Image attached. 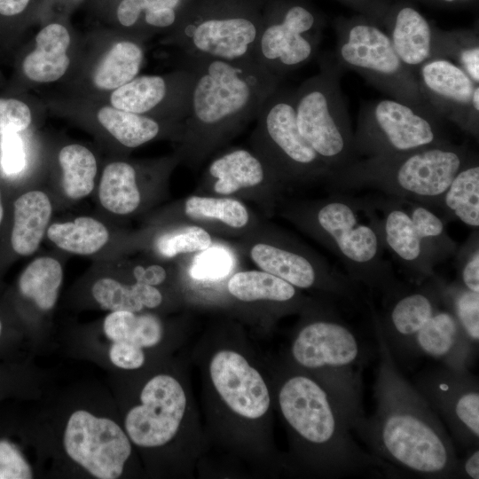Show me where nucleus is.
Returning <instances> with one entry per match:
<instances>
[{"label": "nucleus", "instance_id": "1", "mask_svg": "<svg viewBox=\"0 0 479 479\" xmlns=\"http://www.w3.org/2000/svg\"><path fill=\"white\" fill-rule=\"evenodd\" d=\"M373 326L380 354L376 408L352 430L385 465L423 478L459 477L460 461L444 424L399 371L381 329Z\"/></svg>", "mask_w": 479, "mask_h": 479}, {"label": "nucleus", "instance_id": "2", "mask_svg": "<svg viewBox=\"0 0 479 479\" xmlns=\"http://www.w3.org/2000/svg\"><path fill=\"white\" fill-rule=\"evenodd\" d=\"M184 60L193 74L185 128L194 148H206L256 118L281 81L254 59Z\"/></svg>", "mask_w": 479, "mask_h": 479}, {"label": "nucleus", "instance_id": "3", "mask_svg": "<svg viewBox=\"0 0 479 479\" xmlns=\"http://www.w3.org/2000/svg\"><path fill=\"white\" fill-rule=\"evenodd\" d=\"M474 154L448 142L398 155L357 159L327 177L337 192L370 188L439 209L444 192Z\"/></svg>", "mask_w": 479, "mask_h": 479}, {"label": "nucleus", "instance_id": "4", "mask_svg": "<svg viewBox=\"0 0 479 479\" xmlns=\"http://www.w3.org/2000/svg\"><path fill=\"white\" fill-rule=\"evenodd\" d=\"M302 219L338 257L354 283L384 294L399 283L384 257L386 247L368 197L337 192Z\"/></svg>", "mask_w": 479, "mask_h": 479}, {"label": "nucleus", "instance_id": "5", "mask_svg": "<svg viewBox=\"0 0 479 479\" xmlns=\"http://www.w3.org/2000/svg\"><path fill=\"white\" fill-rule=\"evenodd\" d=\"M279 403L292 429L305 442L324 450L332 474L341 477L385 467L357 444L344 413L318 381L304 375L290 377L279 390Z\"/></svg>", "mask_w": 479, "mask_h": 479}, {"label": "nucleus", "instance_id": "6", "mask_svg": "<svg viewBox=\"0 0 479 479\" xmlns=\"http://www.w3.org/2000/svg\"><path fill=\"white\" fill-rule=\"evenodd\" d=\"M265 0H192L171 28L185 59H254Z\"/></svg>", "mask_w": 479, "mask_h": 479}, {"label": "nucleus", "instance_id": "7", "mask_svg": "<svg viewBox=\"0 0 479 479\" xmlns=\"http://www.w3.org/2000/svg\"><path fill=\"white\" fill-rule=\"evenodd\" d=\"M292 355L304 368L327 372L326 390L350 428L365 416L361 372L365 353L357 335L340 316L331 314L302 326L293 342Z\"/></svg>", "mask_w": 479, "mask_h": 479}, {"label": "nucleus", "instance_id": "8", "mask_svg": "<svg viewBox=\"0 0 479 479\" xmlns=\"http://www.w3.org/2000/svg\"><path fill=\"white\" fill-rule=\"evenodd\" d=\"M344 69L324 55L319 71L294 90V111L302 137L327 165L331 173L359 159L354 131L341 87Z\"/></svg>", "mask_w": 479, "mask_h": 479}, {"label": "nucleus", "instance_id": "9", "mask_svg": "<svg viewBox=\"0 0 479 479\" xmlns=\"http://www.w3.org/2000/svg\"><path fill=\"white\" fill-rule=\"evenodd\" d=\"M448 142L442 118L429 106L392 98L364 104L354 132L358 158L398 155Z\"/></svg>", "mask_w": 479, "mask_h": 479}, {"label": "nucleus", "instance_id": "10", "mask_svg": "<svg viewBox=\"0 0 479 479\" xmlns=\"http://www.w3.org/2000/svg\"><path fill=\"white\" fill-rule=\"evenodd\" d=\"M334 59L344 70L357 72L389 98L428 106L415 76L400 60L386 31L375 24L355 21L340 26Z\"/></svg>", "mask_w": 479, "mask_h": 479}, {"label": "nucleus", "instance_id": "11", "mask_svg": "<svg viewBox=\"0 0 479 479\" xmlns=\"http://www.w3.org/2000/svg\"><path fill=\"white\" fill-rule=\"evenodd\" d=\"M321 28L318 17L304 4L265 0L254 59L282 80L315 58Z\"/></svg>", "mask_w": 479, "mask_h": 479}, {"label": "nucleus", "instance_id": "12", "mask_svg": "<svg viewBox=\"0 0 479 479\" xmlns=\"http://www.w3.org/2000/svg\"><path fill=\"white\" fill-rule=\"evenodd\" d=\"M257 140L263 154L281 173L294 177H328L331 170L299 132L294 90H277L266 99L257 116Z\"/></svg>", "mask_w": 479, "mask_h": 479}, {"label": "nucleus", "instance_id": "13", "mask_svg": "<svg viewBox=\"0 0 479 479\" xmlns=\"http://www.w3.org/2000/svg\"><path fill=\"white\" fill-rule=\"evenodd\" d=\"M414 386L459 444L478 446L479 386L468 369L433 368L422 373Z\"/></svg>", "mask_w": 479, "mask_h": 479}, {"label": "nucleus", "instance_id": "14", "mask_svg": "<svg viewBox=\"0 0 479 479\" xmlns=\"http://www.w3.org/2000/svg\"><path fill=\"white\" fill-rule=\"evenodd\" d=\"M64 448L75 462L99 479L118 478L131 453L130 440L118 424L84 410L69 417Z\"/></svg>", "mask_w": 479, "mask_h": 479}, {"label": "nucleus", "instance_id": "15", "mask_svg": "<svg viewBox=\"0 0 479 479\" xmlns=\"http://www.w3.org/2000/svg\"><path fill=\"white\" fill-rule=\"evenodd\" d=\"M424 102L442 119L478 137L479 109L473 106L475 83L458 65L443 58H432L415 75Z\"/></svg>", "mask_w": 479, "mask_h": 479}, {"label": "nucleus", "instance_id": "16", "mask_svg": "<svg viewBox=\"0 0 479 479\" xmlns=\"http://www.w3.org/2000/svg\"><path fill=\"white\" fill-rule=\"evenodd\" d=\"M445 281L436 274L414 287L398 283L385 294L383 316L373 313L389 349L413 350V340L425 323L444 304ZM392 350V351H393Z\"/></svg>", "mask_w": 479, "mask_h": 479}, {"label": "nucleus", "instance_id": "17", "mask_svg": "<svg viewBox=\"0 0 479 479\" xmlns=\"http://www.w3.org/2000/svg\"><path fill=\"white\" fill-rule=\"evenodd\" d=\"M140 399L142 404L126 416L128 436L143 447L165 444L176 435L185 413L186 397L183 388L169 375H156L145 385Z\"/></svg>", "mask_w": 479, "mask_h": 479}, {"label": "nucleus", "instance_id": "18", "mask_svg": "<svg viewBox=\"0 0 479 479\" xmlns=\"http://www.w3.org/2000/svg\"><path fill=\"white\" fill-rule=\"evenodd\" d=\"M192 79V72L185 67L168 76H136L112 91L110 104L134 114L147 115L163 112L176 120L185 121Z\"/></svg>", "mask_w": 479, "mask_h": 479}, {"label": "nucleus", "instance_id": "19", "mask_svg": "<svg viewBox=\"0 0 479 479\" xmlns=\"http://www.w3.org/2000/svg\"><path fill=\"white\" fill-rule=\"evenodd\" d=\"M367 197L375 210L385 247L420 281L434 276L436 266L413 227L407 200L381 193Z\"/></svg>", "mask_w": 479, "mask_h": 479}, {"label": "nucleus", "instance_id": "20", "mask_svg": "<svg viewBox=\"0 0 479 479\" xmlns=\"http://www.w3.org/2000/svg\"><path fill=\"white\" fill-rule=\"evenodd\" d=\"M209 371L217 392L233 412L248 419L259 418L267 412L268 388L241 355L219 351L212 358Z\"/></svg>", "mask_w": 479, "mask_h": 479}, {"label": "nucleus", "instance_id": "21", "mask_svg": "<svg viewBox=\"0 0 479 479\" xmlns=\"http://www.w3.org/2000/svg\"><path fill=\"white\" fill-rule=\"evenodd\" d=\"M475 348V344L467 338L445 304L425 323L413 340V351L459 370L468 369Z\"/></svg>", "mask_w": 479, "mask_h": 479}, {"label": "nucleus", "instance_id": "22", "mask_svg": "<svg viewBox=\"0 0 479 479\" xmlns=\"http://www.w3.org/2000/svg\"><path fill=\"white\" fill-rule=\"evenodd\" d=\"M70 34L60 22L45 25L35 35V48L22 63L24 75L30 81L48 83L60 79L68 69L67 51Z\"/></svg>", "mask_w": 479, "mask_h": 479}, {"label": "nucleus", "instance_id": "23", "mask_svg": "<svg viewBox=\"0 0 479 479\" xmlns=\"http://www.w3.org/2000/svg\"><path fill=\"white\" fill-rule=\"evenodd\" d=\"M387 35L402 63L415 76L417 71L432 57L434 29L414 8L399 9Z\"/></svg>", "mask_w": 479, "mask_h": 479}, {"label": "nucleus", "instance_id": "24", "mask_svg": "<svg viewBox=\"0 0 479 479\" xmlns=\"http://www.w3.org/2000/svg\"><path fill=\"white\" fill-rule=\"evenodd\" d=\"M49 197L41 191H30L14 202V224L11 243L20 255H29L39 247L51 216Z\"/></svg>", "mask_w": 479, "mask_h": 479}, {"label": "nucleus", "instance_id": "25", "mask_svg": "<svg viewBox=\"0 0 479 479\" xmlns=\"http://www.w3.org/2000/svg\"><path fill=\"white\" fill-rule=\"evenodd\" d=\"M192 0H114L113 15L124 28L171 29Z\"/></svg>", "mask_w": 479, "mask_h": 479}, {"label": "nucleus", "instance_id": "26", "mask_svg": "<svg viewBox=\"0 0 479 479\" xmlns=\"http://www.w3.org/2000/svg\"><path fill=\"white\" fill-rule=\"evenodd\" d=\"M445 223L459 220L473 229L479 228V161L472 158L456 174L444 192L440 208Z\"/></svg>", "mask_w": 479, "mask_h": 479}, {"label": "nucleus", "instance_id": "27", "mask_svg": "<svg viewBox=\"0 0 479 479\" xmlns=\"http://www.w3.org/2000/svg\"><path fill=\"white\" fill-rule=\"evenodd\" d=\"M208 173L216 178L215 192L222 195L255 187L265 177L263 162L245 149H236L216 158L209 165Z\"/></svg>", "mask_w": 479, "mask_h": 479}, {"label": "nucleus", "instance_id": "28", "mask_svg": "<svg viewBox=\"0 0 479 479\" xmlns=\"http://www.w3.org/2000/svg\"><path fill=\"white\" fill-rule=\"evenodd\" d=\"M144 60L141 46L130 40L115 43L98 64L94 85L102 90H114L137 76Z\"/></svg>", "mask_w": 479, "mask_h": 479}, {"label": "nucleus", "instance_id": "29", "mask_svg": "<svg viewBox=\"0 0 479 479\" xmlns=\"http://www.w3.org/2000/svg\"><path fill=\"white\" fill-rule=\"evenodd\" d=\"M134 167L124 161H114L104 169L98 189L102 206L117 215H127L139 206L140 192Z\"/></svg>", "mask_w": 479, "mask_h": 479}, {"label": "nucleus", "instance_id": "30", "mask_svg": "<svg viewBox=\"0 0 479 479\" xmlns=\"http://www.w3.org/2000/svg\"><path fill=\"white\" fill-rule=\"evenodd\" d=\"M47 236L59 248L81 255L98 252L109 239L106 227L90 216L52 224L47 229Z\"/></svg>", "mask_w": 479, "mask_h": 479}, {"label": "nucleus", "instance_id": "31", "mask_svg": "<svg viewBox=\"0 0 479 479\" xmlns=\"http://www.w3.org/2000/svg\"><path fill=\"white\" fill-rule=\"evenodd\" d=\"M99 123L122 145L137 147L155 138L161 125L154 118L114 108L101 107L97 114Z\"/></svg>", "mask_w": 479, "mask_h": 479}, {"label": "nucleus", "instance_id": "32", "mask_svg": "<svg viewBox=\"0 0 479 479\" xmlns=\"http://www.w3.org/2000/svg\"><path fill=\"white\" fill-rule=\"evenodd\" d=\"M63 271L54 258L43 256L35 259L22 272L19 279L21 294L35 302L43 310L56 303L62 283Z\"/></svg>", "mask_w": 479, "mask_h": 479}, {"label": "nucleus", "instance_id": "33", "mask_svg": "<svg viewBox=\"0 0 479 479\" xmlns=\"http://www.w3.org/2000/svg\"><path fill=\"white\" fill-rule=\"evenodd\" d=\"M229 292L244 302L266 300L289 302L296 298V287L264 271H246L232 275L228 282Z\"/></svg>", "mask_w": 479, "mask_h": 479}, {"label": "nucleus", "instance_id": "34", "mask_svg": "<svg viewBox=\"0 0 479 479\" xmlns=\"http://www.w3.org/2000/svg\"><path fill=\"white\" fill-rule=\"evenodd\" d=\"M103 329L113 342H127L141 348L154 346L162 337V326L157 317L136 315L128 310L112 311L106 317Z\"/></svg>", "mask_w": 479, "mask_h": 479}, {"label": "nucleus", "instance_id": "35", "mask_svg": "<svg viewBox=\"0 0 479 479\" xmlns=\"http://www.w3.org/2000/svg\"><path fill=\"white\" fill-rule=\"evenodd\" d=\"M59 162L63 171L62 186L68 198L82 199L92 192L97 161L87 147L78 144L64 146L59 153Z\"/></svg>", "mask_w": 479, "mask_h": 479}, {"label": "nucleus", "instance_id": "36", "mask_svg": "<svg viewBox=\"0 0 479 479\" xmlns=\"http://www.w3.org/2000/svg\"><path fill=\"white\" fill-rule=\"evenodd\" d=\"M407 208L413 227L435 266L456 253L457 244L449 236L441 216L417 202L407 200Z\"/></svg>", "mask_w": 479, "mask_h": 479}, {"label": "nucleus", "instance_id": "37", "mask_svg": "<svg viewBox=\"0 0 479 479\" xmlns=\"http://www.w3.org/2000/svg\"><path fill=\"white\" fill-rule=\"evenodd\" d=\"M432 58L452 61L479 83V38L475 32L434 30Z\"/></svg>", "mask_w": 479, "mask_h": 479}, {"label": "nucleus", "instance_id": "38", "mask_svg": "<svg viewBox=\"0 0 479 479\" xmlns=\"http://www.w3.org/2000/svg\"><path fill=\"white\" fill-rule=\"evenodd\" d=\"M185 214L194 219H216L232 228L248 223V212L239 200L231 198L192 196L185 204Z\"/></svg>", "mask_w": 479, "mask_h": 479}, {"label": "nucleus", "instance_id": "39", "mask_svg": "<svg viewBox=\"0 0 479 479\" xmlns=\"http://www.w3.org/2000/svg\"><path fill=\"white\" fill-rule=\"evenodd\" d=\"M146 284L127 286L111 278H102L92 287V295L104 309L116 311H140L145 303Z\"/></svg>", "mask_w": 479, "mask_h": 479}, {"label": "nucleus", "instance_id": "40", "mask_svg": "<svg viewBox=\"0 0 479 479\" xmlns=\"http://www.w3.org/2000/svg\"><path fill=\"white\" fill-rule=\"evenodd\" d=\"M444 304L455 316L467 338L479 342V293L471 291L459 282L444 285Z\"/></svg>", "mask_w": 479, "mask_h": 479}, {"label": "nucleus", "instance_id": "41", "mask_svg": "<svg viewBox=\"0 0 479 479\" xmlns=\"http://www.w3.org/2000/svg\"><path fill=\"white\" fill-rule=\"evenodd\" d=\"M210 245V235L206 230L199 226H187L165 233L156 242L159 253L165 257L204 251Z\"/></svg>", "mask_w": 479, "mask_h": 479}, {"label": "nucleus", "instance_id": "42", "mask_svg": "<svg viewBox=\"0 0 479 479\" xmlns=\"http://www.w3.org/2000/svg\"><path fill=\"white\" fill-rule=\"evenodd\" d=\"M456 268L459 283L479 293V233L475 229L460 247L457 248Z\"/></svg>", "mask_w": 479, "mask_h": 479}, {"label": "nucleus", "instance_id": "43", "mask_svg": "<svg viewBox=\"0 0 479 479\" xmlns=\"http://www.w3.org/2000/svg\"><path fill=\"white\" fill-rule=\"evenodd\" d=\"M232 265L231 256L222 248H207L195 258L191 275L197 279H217L228 274Z\"/></svg>", "mask_w": 479, "mask_h": 479}, {"label": "nucleus", "instance_id": "44", "mask_svg": "<svg viewBox=\"0 0 479 479\" xmlns=\"http://www.w3.org/2000/svg\"><path fill=\"white\" fill-rule=\"evenodd\" d=\"M28 106L15 98H0V135L18 133L31 123Z\"/></svg>", "mask_w": 479, "mask_h": 479}, {"label": "nucleus", "instance_id": "45", "mask_svg": "<svg viewBox=\"0 0 479 479\" xmlns=\"http://www.w3.org/2000/svg\"><path fill=\"white\" fill-rule=\"evenodd\" d=\"M32 471L20 451L6 440L0 441V479H29Z\"/></svg>", "mask_w": 479, "mask_h": 479}, {"label": "nucleus", "instance_id": "46", "mask_svg": "<svg viewBox=\"0 0 479 479\" xmlns=\"http://www.w3.org/2000/svg\"><path fill=\"white\" fill-rule=\"evenodd\" d=\"M26 165L23 143L18 133H7L2 139V167L8 175L20 173Z\"/></svg>", "mask_w": 479, "mask_h": 479}, {"label": "nucleus", "instance_id": "47", "mask_svg": "<svg viewBox=\"0 0 479 479\" xmlns=\"http://www.w3.org/2000/svg\"><path fill=\"white\" fill-rule=\"evenodd\" d=\"M109 358L117 367L137 369L145 362V354L141 347L127 342H114L109 349Z\"/></svg>", "mask_w": 479, "mask_h": 479}, {"label": "nucleus", "instance_id": "48", "mask_svg": "<svg viewBox=\"0 0 479 479\" xmlns=\"http://www.w3.org/2000/svg\"><path fill=\"white\" fill-rule=\"evenodd\" d=\"M133 273L137 282L151 286L159 285L166 279L165 270L159 265H152L147 268L137 266L134 269Z\"/></svg>", "mask_w": 479, "mask_h": 479}, {"label": "nucleus", "instance_id": "49", "mask_svg": "<svg viewBox=\"0 0 479 479\" xmlns=\"http://www.w3.org/2000/svg\"><path fill=\"white\" fill-rule=\"evenodd\" d=\"M33 0H0V17L14 19L26 14Z\"/></svg>", "mask_w": 479, "mask_h": 479}, {"label": "nucleus", "instance_id": "50", "mask_svg": "<svg viewBox=\"0 0 479 479\" xmlns=\"http://www.w3.org/2000/svg\"><path fill=\"white\" fill-rule=\"evenodd\" d=\"M466 475L470 479L479 478V451L474 448L473 451L459 463V477Z\"/></svg>", "mask_w": 479, "mask_h": 479}, {"label": "nucleus", "instance_id": "51", "mask_svg": "<svg viewBox=\"0 0 479 479\" xmlns=\"http://www.w3.org/2000/svg\"><path fill=\"white\" fill-rule=\"evenodd\" d=\"M3 215H4V209H3L1 193H0V224L2 222Z\"/></svg>", "mask_w": 479, "mask_h": 479}, {"label": "nucleus", "instance_id": "52", "mask_svg": "<svg viewBox=\"0 0 479 479\" xmlns=\"http://www.w3.org/2000/svg\"><path fill=\"white\" fill-rule=\"evenodd\" d=\"M67 1L71 2V3H78V2H80L82 0H67Z\"/></svg>", "mask_w": 479, "mask_h": 479}, {"label": "nucleus", "instance_id": "53", "mask_svg": "<svg viewBox=\"0 0 479 479\" xmlns=\"http://www.w3.org/2000/svg\"><path fill=\"white\" fill-rule=\"evenodd\" d=\"M0 330H1V324H0Z\"/></svg>", "mask_w": 479, "mask_h": 479}]
</instances>
